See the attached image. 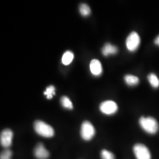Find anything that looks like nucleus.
<instances>
[{
    "label": "nucleus",
    "instance_id": "obj_1",
    "mask_svg": "<svg viewBox=\"0 0 159 159\" xmlns=\"http://www.w3.org/2000/svg\"><path fill=\"white\" fill-rule=\"evenodd\" d=\"M139 124L143 130L150 134H156L159 130V124L152 117H142L139 120Z\"/></svg>",
    "mask_w": 159,
    "mask_h": 159
},
{
    "label": "nucleus",
    "instance_id": "obj_2",
    "mask_svg": "<svg viewBox=\"0 0 159 159\" xmlns=\"http://www.w3.org/2000/svg\"><path fill=\"white\" fill-rule=\"evenodd\" d=\"M34 130L41 136L50 138L54 134V130L51 125L41 120H37L34 124Z\"/></svg>",
    "mask_w": 159,
    "mask_h": 159
},
{
    "label": "nucleus",
    "instance_id": "obj_3",
    "mask_svg": "<svg viewBox=\"0 0 159 159\" xmlns=\"http://www.w3.org/2000/svg\"><path fill=\"white\" fill-rule=\"evenodd\" d=\"M81 136L86 141L90 140L94 136L96 130L93 125L89 121H85L81 127Z\"/></svg>",
    "mask_w": 159,
    "mask_h": 159
},
{
    "label": "nucleus",
    "instance_id": "obj_4",
    "mask_svg": "<svg viewBox=\"0 0 159 159\" xmlns=\"http://www.w3.org/2000/svg\"><path fill=\"white\" fill-rule=\"evenodd\" d=\"M126 47L129 51L133 52L137 50L140 44V37L136 32H132L126 39Z\"/></svg>",
    "mask_w": 159,
    "mask_h": 159
},
{
    "label": "nucleus",
    "instance_id": "obj_5",
    "mask_svg": "<svg viewBox=\"0 0 159 159\" xmlns=\"http://www.w3.org/2000/svg\"><path fill=\"white\" fill-rule=\"evenodd\" d=\"M133 152L137 159H151L150 150L145 145L136 144L133 147Z\"/></svg>",
    "mask_w": 159,
    "mask_h": 159
},
{
    "label": "nucleus",
    "instance_id": "obj_6",
    "mask_svg": "<svg viewBox=\"0 0 159 159\" xmlns=\"http://www.w3.org/2000/svg\"><path fill=\"white\" fill-rule=\"evenodd\" d=\"M100 110L102 113L107 115H111L117 112L118 106L116 102L111 100H107L100 104Z\"/></svg>",
    "mask_w": 159,
    "mask_h": 159
},
{
    "label": "nucleus",
    "instance_id": "obj_7",
    "mask_svg": "<svg viewBox=\"0 0 159 159\" xmlns=\"http://www.w3.org/2000/svg\"><path fill=\"white\" fill-rule=\"evenodd\" d=\"M12 138L13 132L11 130L7 129L2 131L0 137L1 146L6 148L10 147L12 144Z\"/></svg>",
    "mask_w": 159,
    "mask_h": 159
},
{
    "label": "nucleus",
    "instance_id": "obj_8",
    "mask_svg": "<svg viewBox=\"0 0 159 159\" xmlns=\"http://www.w3.org/2000/svg\"><path fill=\"white\" fill-rule=\"evenodd\" d=\"M35 157L38 159H47L50 156L48 151L42 143H39L34 148Z\"/></svg>",
    "mask_w": 159,
    "mask_h": 159
},
{
    "label": "nucleus",
    "instance_id": "obj_9",
    "mask_svg": "<svg viewBox=\"0 0 159 159\" xmlns=\"http://www.w3.org/2000/svg\"><path fill=\"white\" fill-rule=\"evenodd\" d=\"M91 73L95 76H99L102 74V68L100 61L97 59L93 60L90 64Z\"/></svg>",
    "mask_w": 159,
    "mask_h": 159
},
{
    "label": "nucleus",
    "instance_id": "obj_10",
    "mask_svg": "<svg viewBox=\"0 0 159 159\" xmlns=\"http://www.w3.org/2000/svg\"><path fill=\"white\" fill-rule=\"evenodd\" d=\"M118 51V49L116 46L110 43L106 44L102 47V53L104 56H108L110 55H114Z\"/></svg>",
    "mask_w": 159,
    "mask_h": 159
},
{
    "label": "nucleus",
    "instance_id": "obj_11",
    "mask_svg": "<svg viewBox=\"0 0 159 159\" xmlns=\"http://www.w3.org/2000/svg\"><path fill=\"white\" fill-rule=\"evenodd\" d=\"M125 80L127 85L130 86H134L137 85L139 83V78L133 75L127 74L125 77Z\"/></svg>",
    "mask_w": 159,
    "mask_h": 159
},
{
    "label": "nucleus",
    "instance_id": "obj_12",
    "mask_svg": "<svg viewBox=\"0 0 159 159\" xmlns=\"http://www.w3.org/2000/svg\"><path fill=\"white\" fill-rule=\"evenodd\" d=\"M74 58V54L71 51H67L62 57V63L64 65L67 66L72 62Z\"/></svg>",
    "mask_w": 159,
    "mask_h": 159
},
{
    "label": "nucleus",
    "instance_id": "obj_13",
    "mask_svg": "<svg viewBox=\"0 0 159 159\" xmlns=\"http://www.w3.org/2000/svg\"><path fill=\"white\" fill-rule=\"evenodd\" d=\"M148 80L150 85L153 88H158L159 87V79L157 75L154 73H150L148 75Z\"/></svg>",
    "mask_w": 159,
    "mask_h": 159
},
{
    "label": "nucleus",
    "instance_id": "obj_14",
    "mask_svg": "<svg viewBox=\"0 0 159 159\" xmlns=\"http://www.w3.org/2000/svg\"><path fill=\"white\" fill-rule=\"evenodd\" d=\"M61 104L64 108L72 110L73 108V105L70 99L67 96H63L61 98Z\"/></svg>",
    "mask_w": 159,
    "mask_h": 159
},
{
    "label": "nucleus",
    "instance_id": "obj_15",
    "mask_svg": "<svg viewBox=\"0 0 159 159\" xmlns=\"http://www.w3.org/2000/svg\"><path fill=\"white\" fill-rule=\"evenodd\" d=\"M80 12L81 14L84 17L89 16L91 13V10L89 6L87 5L86 4H82L80 6Z\"/></svg>",
    "mask_w": 159,
    "mask_h": 159
},
{
    "label": "nucleus",
    "instance_id": "obj_16",
    "mask_svg": "<svg viewBox=\"0 0 159 159\" xmlns=\"http://www.w3.org/2000/svg\"><path fill=\"white\" fill-rule=\"evenodd\" d=\"M55 87L53 85H50L48 87H47L46 91H44V94L47 96V99H51L53 96L56 94L55 93Z\"/></svg>",
    "mask_w": 159,
    "mask_h": 159
},
{
    "label": "nucleus",
    "instance_id": "obj_17",
    "mask_svg": "<svg viewBox=\"0 0 159 159\" xmlns=\"http://www.w3.org/2000/svg\"><path fill=\"white\" fill-rule=\"evenodd\" d=\"M101 157L102 159H115L113 153L105 149L101 152Z\"/></svg>",
    "mask_w": 159,
    "mask_h": 159
},
{
    "label": "nucleus",
    "instance_id": "obj_18",
    "mask_svg": "<svg viewBox=\"0 0 159 159\" xmlns=\"http://www.w3.org/2000/svg\"><path fill=\"white\" fill-rule=\"evenodd\" d=\"M12 152L8 148H5L1 153L0 159H11Z\"/></svg>",
    "mask_w": 159,
    "mask_h": 159
},
{
    "label": "nucleus",
    "instance_id": "obj_19",
    "mask_svg": "<svg viewBox=\"0 0 159 159\" xmlns=\"http://www.w3.org/2000/svg\"><path fill=\"white\" fill-rule=\"evenodd\" d=\"M154 43H155L156 45L159 46V35L155 39V40H154Z\"/></svg>",
    "mask_w": 159,
    "mask_h": 159
}]
</instances>
